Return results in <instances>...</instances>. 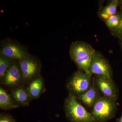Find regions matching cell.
I'll list each match as a JSON object with an SVG mask.
<instances>
[{"mask_svg": "<svg viewBox=\"0 0 122 122\" xmlns=\"http://www.w3.org/2000/svg\"><path fill=\"white\" fill-rule=\"evenodd\" d=\"M95 51L89 43L85 42L77 41L72 42L70 49L71 59L73 61L93 54Z\"/></svg>", "mask_w": 122, "mask_h": 122, "instance_id": "obj_9", "label": "cell"}, {"mask_svg": "<svg viewBox=\"0 0 122 122\" xmlns=\"http://www.w3.org/2000/svg\"><path fill=\"white\" fill-rule=\"evenodd\" d=\"M89 74L112 79L113 71L107 59L100 52L95 51L92 55Z\"/></svg>", "mask_w": 122, "mask_h": 122, "instance_id": "obj_4", "label": "cell"}, {"mask_svg": "<svg viewBox=\"0 0 122 122\" xmlns=\"http://www.w3.org/2000/svg\"><path fill=\"white\" fill-rule=\"evenodd\" d=\"M19 105L2 87H0V108L4 110L18 108Z\"/></svg>", "mask_w": 122, "mask_h": 122, "instance_id": "obj_13", "label": "cell"}, {"mask_svg": "<svg viewBox=\"0 0 122 122\" xmlns=\"http://www.w3.org/2000/svg\"><path fill=\"white\" fill-rule=\"evenodd\" d=\"M93 54V53L91 54L73 61L79 70L89 74V68Z\"/></svg>", "mask_w": 122, "mask_h": 122, "instance_id": "obj_15", "label": "cell"}, {"mask_svg": "<svg viewBox=\"0 0 122 122\" xmlns=\"http://www.w3.org/2000/svg\"><path fill=\"white\" fill-rule=\"evenodd\" d=\"M25 83H29L39 76L41 68V62L37 57L29 54L19 61Z\"/></svg>", "mask_w": 122, "mask_h": 122, "instance_id": "obj_5", "label": "cell"}, {"mask_svg": "<svg viewBox=\"0 0 122 122\" xmlns=\"http://www.w3.org/2000/svg\"><path fill=\"white\" fill-rule=\"evenodd\" d=\"M91 75L79 70L70 79L67 87L70 93L77 96L87 91L91 86Z\"/></svg>", "mask_w": 122, "mask_h": 122, "instance_id": "obj_3", "label": "cell"}, {"mask_svg": "<svg viewBox=\"0 0 122 122\" xmlns=\"http://www.w3.org/2000/svg\"><path fill=\"white\" fill-rule=\"evenodd\" d=\"M120 18L117 13L112 15L105 21L107 28L111 30L115 29L120 24Z\"/></svg>", "mask_w": 122, "mask_h": 122, "instance_id": "obj_17", "label": "cell"}, {"mask_svg": "<svg viewBox=\"0 0 122 122\" xmlns=\"http://www.w3.org/2000/svg\"><path fill=\"white\" fill-rule=\"evenodd\" d=\"M118 7L120 8V10L122 11V0H118Z\"/></svg>", "mask_w": 122, "mask_h": 122, "instance_id": "obj_20", "label": "cell"}, {"mask_svg": "<svg viewBox=\"0 0 122 122\" xmlns=\"http://www.w3.org/2000/svg\"><path fill=\"white\" fill-rule=\"evenodd\" d=\"M118 0H113L105 7L101 8L98 12V16L102 20L105 21L112 15L117 13Z\"/></svg>", "mask_w": 122, "mask_h": 122, "instance_id": "obj_14", "label": "cell"}, {"mask_svg": "<svg viewBox=\"0 0 122 122\" xmlns=\"http://www.w3.org/2000/svg\"><path fill=\"white\" fill-rule=\"evenodd\" d=\"M0 50V54L14 61H20L29 54L23 46L11 40L4 41Z\"/></svg>", "mask_w": 122, "mask_h": 122, "instance_id": "obj_6", "label": "cell"}, {"mask_svg": "<svg viewBox=\"0 0 122 122\" xmlns=\"http://www.w3.org/2000/svg\"><path fill=\"white\" fill-rule=\"evenodd\" d=\"M95 75V84L104 96L116 101L119 96L118 90L113 79Z\"/></svg>", "mask_w": 122, "mask_h": 122, "instance_id": "obj_8", "label": "cell"}, {"mask_svg": "<svg viewBox=\"0 0 122 122\" xmlns=\"http://www.w3.org/2000/svg\"><path fill=\"white\" fill-rule=\"evenodd\" d=\"M117 13L120 17V24L117 28L110 31L111 35L119 39L122 38V11H117Z\"/></svg>", "mask_w": 122, "mask_h": 122, "instance_id": "obj_18", "label": "cell"}, {"mask_svg": "<svg viewBox=\"0 0 122 122\" xmlns=\"http://www.w3.org/2000/svg\"><path fill=\"white\" fill-rule=\"evenodd\" d=\"M77 99L81 101L89 107H93L99 98L98 92L96 89L94 80L89 89L84 93L77 96Z\"/></svg>", "mask_w": 122, "mask_h": 122, "instance_id": "obj_10", "label": "cell"}, {"mask_svg": "<svg viewBox=\"0 0 122 122\" xmlns=\"http://www.w3.org/2000/svg\"><path fill=\"white\" fill-rule=\"evenodd\" d=\"M119 45H120V48H121V50L122 52V38L119 39Z\"/></svg>", "mask_w": 122, "mask_h": 122, "instance_id": "obj_21", "label": "cell"}, {"mask_svg": "<svg viewBox=\"0 0 122 122\" xmlns=\"http://www.w3.org/2000/svg\"><path fill=\"white\" fill-rule=\"evenodd\" d=\"M14 100L18 105L28 106L31 99L28 88L19 86L11 92Z\"/></svg>", "mask_w": 122, "mask_h": 122, "instance_id": "obj_11", "label": "cell"}, {"mask_svg": "<svg viewBox=\"0 0 122 122\" xmlns=\"http://www.w3.org/2000/svg\"><path fill=\"white\" fill-rule=\"evenodd\" d=\"M66 117L71 122H96L92 114L87 112L77 100L76 96L70 93L64 103Z\"/></svg>", "mask_w": 122, "mask_h": 122, "instance_id": "obj_1", "label": "cell"}, {"mask_svg": "<svg viewBox=\"0 0 122 122\" xmlns=\"http://www.w3.org/2000/svg\"><path fill=\"white\" fill-rule=\"evenodd\" d=\"M117 110L116 101L104 96L96 101L92 114L96 122H105L115 116Z\"/></svg>", "mask_w": 122, "mask_h": 122, "instance_id": "obj_2", "label": "cell"}, {"mask_svg": "<svg viewBox=\"0 0 122 122\" xmlns=\"http://www.w3.org/2000/svg\"><path fill=\"white\" fill-rule=\"evenodd\" d=\"M0 122H16L11 116L8 114H1Z\"/></svg>", "mask_w": 122, "mask_h": 122, "instance_id": "obj_19", "label": "cell"}, {"mask_svg": "<svg viewBox=\"0 0 122 122\" xmlns=\"http://www.w3.org/2000/svg\"><path fill=\"white\" fill-rule=\"evenodd\" d=\"M44 86V80L40 75L30 82L27 88L32 100L39 97L41 93Z\"/></svg>", "mask_w": 122, "mask_h": 122, "instance_id": "obj_12", "label": "cell"}, {"mask_svg": "<svg viewBox=\"0 0 122 122\" xmlns=\"http://www.w3.org/2000/svg\"><path fill=\"white\" fill-rule=\"evenodd\" d=\"M1 81L4 85L9 87L17 86L25 83L19 61L14 60Z\"/></svg>", "mask_w": 122, "mask_h": 122, "instance_id": "obj_7", "label": "cell"}, {"mask_svg": "<svg viewBox=\"0 0 122 122\" xmlns=\"http://www.w3.org/2000/svg\"><path fill=\"white\" fill-rule=\"evenodd\" d=\"M117 122H122V114L120 117L118 119Z\"/></svg>", "mask_w": 122, "mask_h": 122, "instance_id": "obj_22", "label": "cell"}, {"mask_svg": "<svg viewBox=\"0 0 122 122\" xmlns=\"http://www.w3.org/2000/svg\"><path fill=\"white\" fill-rule=\"evenodd\" d=\"M14 60L0 54V79L1 81L5 76Z\"/></svg>", "mask_w": 122, "mask_h": 122, "instance_id": "obj_16", "label": "cell"}]
</instances>
